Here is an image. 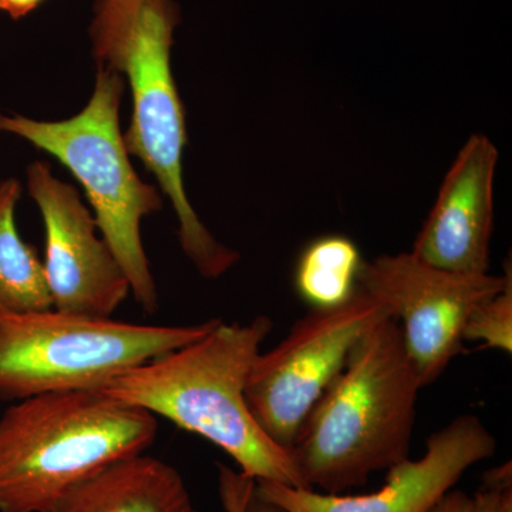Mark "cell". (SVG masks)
Listing matches in <instances>:
<instances>
[{
    "instance_id": "cell-1",
    "label": "cell",
    "mask_w": 512,
    "mask_h": 512,
    "mask_svg": "<svg viewBox=\"0 0 512 512\" xmlns=\"http://www.w3.org/2000/svg\"><path fill=\"white\" fill-rule=\"evenodd\" d=\"M420 389L399 322L384 316L357 340L289 448L308 488L343 494L409 458Z\"/></svg>"
},
{
    "instance_id": "cell-2",
    "label": "cell",
    "mask_w": 512,
    "mask_h": 512,
    "mask_svg": "<svg viewBox=\"0 0 512 512\" xmlns=\"http://www.w3.org/2000/svg\"><path fill=\"white\" fill-rule=\"evenodd\" d=\"M272 320H218L201 339L114 377L101 392L170 420L224 450L255 481L308 488L291 456L258 426L245 383ZM311 490V488H308Z\"/></svg>"
},
{
    "instance_id": "cell-3",
    "label": "cell",
    "mask_w": 512,
    "mask_h": 512,
    "mask_svg": "<svg viewBox=\"0 0 512 512\" xmlns=\"http://www.w3.org/2000/svg\"><path fill=\"white\" fill-rule=\"evenodd\" d=\"M178 22L173 0H99L90 35L99 66L126 74L130 83L133 117L123 136L128 154L143 161L170 198L184 254L202 276L215 279L237 264L239 254L214 238L185 192L187 126L170 64Z\"/></svg>"
},
{
    "instance_id": "cell-4",
    "label": "cell",
    "mask_w": 512,
    "mask_h": 512,
    "mask_svg": "<svg viewBox=\"0 0 512 512\" xmlns=\"http://www.w3.org/2000/svg\"><path fill=\"white\" fill-rule=\"evenodd\" d=\"M157 434L154 414L100 389L19 400L0 417V512H43Z\"/></svg>"
},
{
    "instance_id": "cell-5",
    "label": "cell",
    "mask_w": 512,
    "mask_h": 512,
    "mask_svg": "<svg viewBox=\"0 0 512 512\" xmlns=\"http://www.w3.org/2000/svg\"><path fill=\"white\" fill-rule=\"evenodd\" d=\"M123 74L97 69L89 104L63 121L0 116V131L18 134L62 161L80 181L94 210L101 237L123 268L140 308L156 313L158 292L141 238V222L160 211L163 200L143 183L130 163L120 131Z\"/></svg>"
},
{
    "instance_id": "cell-6",
    "label": "cell",
    "mask_w": 512,
    "mask_h": 512,
    "mask_svg": "<svg viewBox=\"0 0 512 512\" xmlns=\"http://www.w3.org/2000/svg\"><path fill=\"white\" fill-rule=\"evenodd\" d=\"M218 320L156 326L55 309L0 313V400L101 389L121 373L201 339Z\"/></svg>"
},
{
    "instance_id": "cell-7",
    "label": "cell",
    "mask_w": 512,
    "mask_h": 512,
    "mask_svg": "<svg viewBox=\"0 0 512 512\" xmlns=\"http://www.w3.org/2000/svg\"><path fill=\"white\" fill-rule=\"evenodd\" d=\"M387 315L383 303L357 286L348 302L312 309L276 348L255 357L245 400L269 439L289 453L303 421L339 375L357 340Z\"/></svg>"
},
{
    "instance_id": "cell-8",
    "label": "cell",
    "mask_w": 512,
    "mask_h": 512,
    "mask_svg": "<svg viewBox=\"0 0 512 512\" xmlns=\"http://www.w3.org/2000/svg\"><path fill=\"white\" fill-rule=\"evenodd\" d=\"M511 278L510 264L503 276L457 274L402 252L363 261L357 286L397 319L421 387H427L463 349L473 309L503 291Z\"/></svg>"
},
{
    "instance_id": "cell-9",
    "label": "cell",
    "mask_w": 512,
    "mask_h": 512,
    "mask_svg": "<svg viewBox=\"0 0 512 512\" xmlns=\"http://www.w3.org/2000/svg\"><path fill=\"white\" fill-rule=\"evenodd\" d=\"M30 197L45 222V268L52 309L111 318L131 295L123 268L103 237L89 208L72 185L57 180L45 161L28 168Z\"/></svg>"
},
{
    "instance_id": "cell-10",
    "label": "cell",
    "mask_w": 512,
    "mask_h": 512,
    "mask_svg": "<svg viewBox=\"0 0 512 512\" xmlns=\"http://www.w3.org/2000/svg\"><path fill=\"white\" fill-rule=\"evenodd\" d=\"M497 441L483 421L464 414L431 434L424 456L389 468L386 484L365 495L325 494L255 481V494L285 512H430L468 468L494 456Z\"/></svg>"
},
{
    "instance_id": "cell-11",
    "label": "cell",
    "mask_w": 512,
    "mask_h": 512,
    "mask_svg": "<svg viewBox=\"0 0 512 512\" xmlns=\"http://www.w3.org/2000/svg\"><path fill=\"white\" fill-rule=\"evenodd\" d=\"M497 161L490 138H468L414 241L416 258L457 274H488Z\"/></svg>"
},
{
    "instance_id": "cell-12",
    "label": "cell",
    "mask_w": 512,
    "mask_h": 512,
    "mask_svg": "<svg viewBox=\"0 0 512 512\" xmlns=\"http://www.w3.org/2000/svg\"><path fill=\"white\" fill-rule=\"evenodd\" d=\"M43 512H197L177 468L148 454L111 464Z\"/></svg>"
},
{
    "instance_id": "cell-13",
    "label": "cell",
    "mask_w": 512,
    "mask_h": 512,
    "mask_svg": "<svg viewBox=\"0 0 512 512\" xmlns=\"http://www.w3.org/2000/svg\"><path fill=\"white\" fill-rule=\"evenodd\" d=\"M20 194L18 180L0 183V313L52 309L43 261L16 228Z\"/></svg>"
},
{
    "instance_id": "cell-14",
    "label": "cell",
    "mask_w": 512,
    "mask_h": 512,
    "mask_svg": "<svg viewBox=\"0 0 512 512\" xmlns=\"http://www.w3.org/2000/svg\"><path fill=\"white\" fill-rule=\"evenodd\" d=\"M363 259L355 242L340 235L313 241L296 265L295 285L313 309H329L352 298Z\"/></svg>"
},
{
    "instance_id": "cell-15",
    "label": "cell",
    "mask_w": 512,
    "mask_h": 512,
    "mask_svg": "<svg viewBox=\"0 0 512 512\" xmlns=\"http://www.w3.org/2000/svg\"><path fill=\"white\" fill-rule=\"evenodd\" d=\"M464 342H481L485 349L512 352V278L503 291L477 305L466 320Z\"/></svg>"
},
{
    "instance_id": "cell-16",
    "label": "cell",
    "mask_w": 512,
    "mask_h": 512,
    "mask_svg": "<svg viewBox=\"0 0 512 512\" xmlns=\"http://www.w3.org/2000/svg\"><path fill=\"white\" fill-rule=\"evenodd\" d=\"M470 512H512L511 461L484 474L483 483L471 497Z\"/></svg>"
},
{
    "instance_id": "cell-17",
    "label": "cell",
    "mask_w": 512,
    "mask_h": 512,
    "mask_svg": "<svg viewBox=\"0 0 512 512\" xmlns=\"http://www.w3.org/2000/svg\"><path fill=\"white\" fill-rule=\"evenodd\" d=\"M254 488L255 480L251 477L224 464L218 466V490L225 512H247Z\"/></svg>"
},
{
    "instance_id": "cell-18",
    "label": "cell",
    "mask_w": 512,
    "mask_h": 512,
    "mask_svg": "<svg viewBox=\"0 0 512 512\" xmlns=\"http://www.w3.org/2000/svg\"><path fill=\"white\" fill-rule=\"evenodd\" d=\"M43 0H0V9L8 12L13 19L18 20L29 15Z\"/></svg>"
},
{
    "instance_id": "cell-19",
    "label": "cell",
    "mask_w": 512,
    "mask_h": 512,
    "mask_svg": "<svg viewBox=\"0 0 512 512\" xmlns=\"http://www.w3.org/2000/svg\"><path fill=\"white\" fill-rule=\"evenodd\" d=\"M247 512H285L282 508L276 507V505L268 503V501L262 500L258 495L252 493L249 498Z\"/></svg>"
}]
</instances>
